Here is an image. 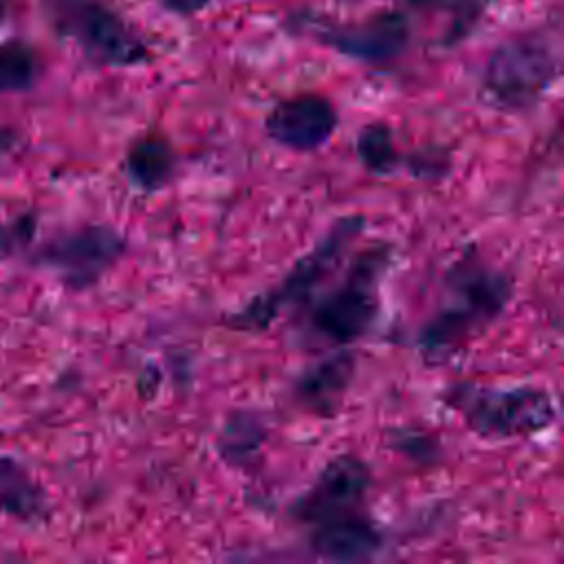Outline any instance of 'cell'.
Listing matches in <instances>:
<instances>
[{
  "label": "cell",
  "instance_id": "cell-1",
  "mask_svg": "<svg viewBox=\"0 0 564 564\" xmlns=\"http://www.w3.org/2000/svg\"><path fill=\"white\" fill-rule=\"evenodd\" d=\"M443 291L441 306L416 337L425 357L449 355L482 333L509 306L513 284L507 273L487 264L476 247H467L447 267Z\"/></svg>",
  "mask_w": 564,
  "mask_h": 564
},
{
  "label": "cell",
  "instance_id": "cell-2",
  "mask_svg": "<svg viewBox=\"0 0 564 564\" xmlns=\"http://www.w3.org/2000/svg\"><path fill=\"white\" fill-rule=\"evenodd\" d=\"M364 229L366 216L361 214L337 218L330 229L315 242V247L293 262V267L275 286L253 295L245 306L229 313L225 324L240 333L269 330L284 308L306 302V297L337 267L346 249L361 236Z\"/></svg>",
  "mask_w": 564,
  "mask_h": 564
},
{
  "label": "cell",
  "instance_id": "cell-3",
  "mask_svg": "<svg viewBox=\"0 0 564 564\" xmlns=\"http://www.w3.org/2000/svg\"><path fill=\"white\" fill-rule=\"evenodd\" d=\"M392 247L377 242L350 262L341 282L319 295L308 311V330L335 348L361 339L379 313V284L390 264Z\"/></svg>",
  "mask_w": 564,
  "mask_h": 564
},
{
  "label": "cell",
  "instance_id": "cell-4",
  "mask_svg": "<svg viewBox=\"0 0 564 564\" xmlns=\"http://www.w3.org/2000/svg\"><path fill=\"white\" fill-rule=\"evenodd\" d=\"M555 77L557 53L549 37L520 33L491 51L480 79V97L496 110L522 112L546 95Z\"/></svg>",
  "mask_w": 564,
  "mask_h": 564
},
{
  "label": "cell",
  "instance_id": "cell-5",
  "mask_svg": "<svg viewBox=\"0 0 564 564\" xmlns=\"http://www.w3.org/2000/svg\"><path fill=\"white\" fill-rule=\"evenodd\" d=\"M452 405L465 425L482 438H520L546 430L555 421L553 394L538 386L480 388L454 386Z\"/></svg>",
  "mask_w": 564,
  "mask_h": 564
},
{
  "label": "cell",
  "instance_id": "cell-6",
  "mask_svg": "<svg viewBox=\"0 0 564 564\" xmlns=\"http://www.w3.org/2000/svg\"><path fill=\"white\" fill-rule=\"evenodd\" d=\"M48 11L57 29L93 62L128 68L150 59L139 33L101 0H48Z\"/></svg>",
  "mask_w": 564,
  "mask_h": 564
},
{
  "label": "cell",
  "instance_id": "cell-7",
  "mask_svg": "<svg viewBox=\"0 0 564 564\" xmlns=\"http://www.w3.org/2000/svg\"><path fill=\"white\" fill-rule=\"evenodd\" d=\"M126 238L106 225H86L51 240L40 260L64 284L86 289L101 280V275L123 256Z\"/></svg>",
  "mask_w": 564,
  "mask_h": 564
},
{
  "label": "cell",
  "instance_id": "cell-8",
  "mask_svg": "<svg viewBox=\"0 0 564 564\" xmlns=\"http://www.w3.org/2000/svg\"><path fill=\"white\" fill-rule=\"evenodd\" d=\"M372 485L370 465L357 454H339L330 458L313 485L297 498L291 513L306 524L359 511Z\"/></svg>",
  "mask_w": 564,
  "mask_h": 564
},
{
  "label": "cell",
  "instance_id": "cell-9",
  "mask_svg": "<svg viewBox=\"0 0 564 564\" xmlns=\"http://www.w3.org/2000/svg\"><path fill=\"white\" fill-rule=\"evenodd\" d=\"M315 35L322 44L346 57L383 64L405 51L410 42V22L403 11L386 9L357 22L319 24V29L315 26Z\"/></svg>",
  "mask_w": 564,
  "mask_h": 564
},
{
  "label": "cell",
  "instance_id": "cell-10",
  "mask_svg": "<svg viewBox=\"0 0 564 564\" xmlns=\"http://www.w3.org/2000/svg\"><path fill=\"white\" fill-rule=\"evenodd\" d=\"M339 126L337 108L317 93H300L278 101L264 117L271 141L293 152H313L330 141Z\"/></svg>",
  "mask_w": 564,
  "mask_h": 564
},
{
  "label": "cell",
  "instance_id": "cell-11",
  "mask_svg": "<svg viewBox=\"0 0 564 564\" xmlns=\"http://www.w3.org/2000/svg\"><path fill=\"white\" fill-rule=\"evenodd\" d=\"M308 546L317 557L335 562H359L375 557L383 546L379 527L359 511L311 524Z\"/></svg>",
  "mask_w": 564,
  "mask_h": 564
},
{
  "label": "cell",
  "instance_id": "cell-12",
  "mask_svg": "<svg viewBox=\"0 0 564 564\" xmlns=\"http://www.w3.org/2000/svg\"><path fill=\"white\" fill-rule=\"evenodd\" d=\"M357 357L348 346L317 359L300 372L293 392L317 416H333L350 388Z\"/></svg>",
  "mask_w": 564,
  "mask_h": 564
},
{
  "label": "cell",
  "instance_id": "cell-13",
  "mask_svg": "<svg viewBox=\"0 0 564 564\" xmlns=\"http://www.w3.org/2000/svg\"><path fill=\"white\" fill-rule=\"evenodd\" d=\"M176 170V152L161 134H145L137 139L126 154V172L130 181L143 192L165 187Z\"/></svg>",
  "mask_w": 564,
  "mask_h": 564
},
{
  "label": "cell",
  "instance_id": "cell-14",
  "mask_svg": "<svg viewBox=\"0 0 564 564\" xmlns=\"http://www.w3.org/2000/svg\"><path fill=\"white\" fill-rule=\"evenodd\" d=\"M42 509V494L29 478L26 469L13 458L0 456V511L20 520H31L40 516Z\"/></svg>",
  "mask_w": 564,
  "mask_h": 564
},
{
  "label": "cell",
  "instance_id": "cell-15",
  "mask_svg": "<svg viewBox=\"0 0 564 564\" xmlns=\"http://www.w3.org/2000/svg\"><path fill=\"white\" fill-rule=\"evenodd\" d=\"M267 430L260 419L251 412H234L218 436V452L229 465H242L258 454Z\"/></svg>",
  "mask_w": 564,
  "mask_h": 564
},
{
  "label": "cell",
  "instance_id": "cell-16",
  "mask_svg": "<svg viewBox=\"0 0 564 564\" xmlns=\"http://www.w3.org/2000/svg\"><path fill=\"white\" fill-rule=\"evenodd\" d=\"M355 152L359 156V163L377 176L392 174L401 163L392 130L388 123H381V121L366 123L359 130L355 141Z\"/></svg>",
  "mask_w": 564,
  "mask_h": 564
},
{
  "label": "cell",
  "instance_id": "cell-17",
  "mask_svg": "<svg viewBox=\"0 0 564 564\" xmlns=\"http://www.w3.org/2000/svg\"><path fill=\"white\" fill-rule=\"evenodd\" d=\"M40 77L37 53L20 40L0 42V93H20Z\"/></svg>",
  "mask_w": 564,
  "mask_h": 564
},
{
  "label": "cell",
  "instance_id": "cell-18",
  "mask_svg": "<svg viewBox=\"0 0 564 564\" xmlns=\"http://www.w3.org/2000/svg\"><path fill=\"white\" fill-rule=\"evenodd\" d=\"M441 163H449V156L443 152V150H436L434 154H427V150H419L412 159H410V170L416 174V176H441L443 170H441Z\"/></svg>",
  "mask_w": 564,
  "mask_h": 564
},
{
  "label": "cell",
  "instance_id": "cell-19",
  "mask_svg": "<svg viewBox=\"0 0 564 564\" xmlns=\"http://www.w3.org/2000/svg\"><path fill=\"white\" fill-rule=\"evenodd\" d=\"M163 7L170 11V13H176V15H194L198 11H203L207 4L216 2V0H161Z\"/></svg>",
  "mask_w": 564,
  "mask_h": 564
},
{
  "label": "cell",
  "instance_id": "cell-20",
  "mask_svg": "<svg viewBox=\"0 0 564 564\" xmlns=\"http://www.w3.org/2000/svg\"><path fill=\"white\" fill-rule=\"evenodd\" d=\"M2 11H4V0H0V15H2Z\"/></svg>",
  "mask_w": 564,
  "mask_h": 564
}]
</instances>
